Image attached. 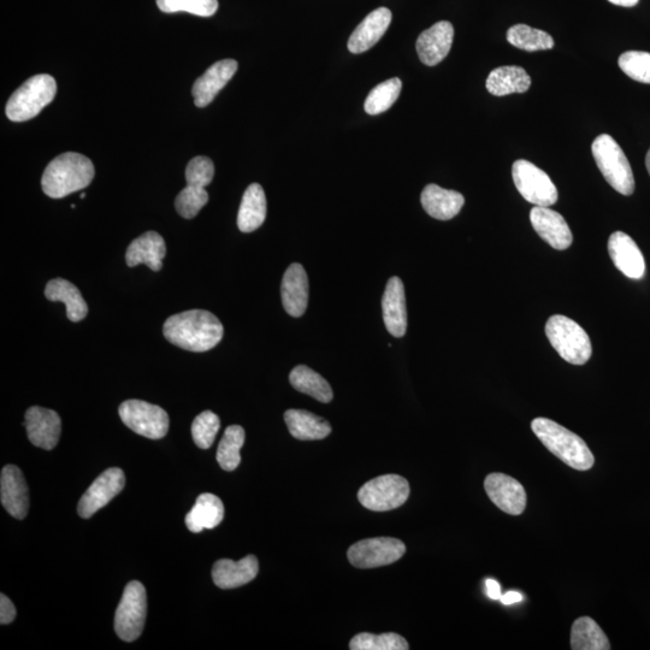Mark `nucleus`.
I'll return each instance as SVG.
<instances>
[{"instance_id":"f257e3e1","label":"nucleus","mask_w":650,"mask_h":650,"mask_svg":"<svg viewBox=\"0 0 650 650\" xmlns=\"http://www.w3.org/2000/svg\"><path fill=\"white\" fill-rule=\"evenodd\" d=\"M163 334L170 344L189 352L202 353L215 348L223 339V325L214 313L191 310L165 321Z\"/></svg>"},{"instance_id":"f03ea898","label":"nucleus","mask_w":650,"mask_h":650,"mask_svg":"<svg viewBox=\"0 0 650 650\" xmlns=\"http://www.w3.org/2000/svg\"><path fill=\"white\" fill-rule=\"evenodd\" d=\"M94 165L91 159L75 152L63 153L47 165L41 186L52 199H61L91 185Z\"/></svg>"},{"instance_id":"7ed1b4c3","label":"nucleus","mask_w":650,"mask_h":650,"mask_svg":"<svg viewBox=\"0 0 650 650\" xmlns=\"http://www.w3.org/2000/svg\"><path fill=\"white\" fill-rule=\"evenodd\" d=\"M531 429L549 452L578 471H588L595 463L594 454L577 434L548 418H536Z\"/></svg>"},{"instance_id":"20e7f679","label":"nucleus","mask_w":650,"mask_h":650,"mask_svg":"<svg viewBox=\"0 0 650 650\" xmlns=\"http://www.w3.org/2000/svg\"><path fill=\"white\" fill-rule=\"evenodd\" d=\"M546 335L554 350L567 363L584 365L592 357L593 346L589 335L569 317L555 315L549 318Z\"/></svg>"},{"instance_id":"39448f33","label":"nucleus","mask_w":650,"mask_h":650,"mask_svg":"<svg viewBox=\"0 0 650 650\" xmlns=\"http://www.w3.org/2000/svg\"><path fill=\"white\" fill-rule=\"evenodd\" d=\"M56 80L51 75L40 74L27 80L13 93L7 104V116L13 122H25L38 116L45 106L55 99Z\"/></svg>"},{"instance_id":"423d86ee","label":"nucleus","mask_w":650,"mask_h":650,"mask_svg":"<svg viewBox=\"0 0 650 650\" xmlns=\"http://www.w3.org/2000/svg\"><path fill=\"white\" fill-rule=\"evenodd\" d=\"M593 156L601 174L611 187L623 195L635 192V177L622 147L611 135L601 134L594 140Z\"/></svg>"},{"instance_id":"0eeeda50","label":"nucleus","mask_w":650,"mask_h":650,"mask_svg":"<svg viewBox=\"0 0 650 650\" xmlns=\"http://www.w3.org/2000/svg\"><path fill=\"white\" fill-rule=\"evenodd\" d=\"M215 176V165L208 157H195L186 169L187 187L177 195L175 208L177 214L186 220H192L209 203V186Z\"/></svg>"},{"instance_id":"6e6552de","label":"nucleus","mask_w":650,"mask_h":650,"mask_svg":"<svg viewBox=\"0 0 650 650\" xmlns=\"http://www.w3.org/2000/svg\"><path fill=\"white\" fill-rule=\"evenodd\" d=\"M147 617V595L143 583L133 581L124 589L115 614V631L122 641L133 642L143 634Z\"/></svg>"},{"instance_id":"1a4fd4ad","label":"nucleus","mask_w":650,"mask_h":650,"mask_svg":"<svg viewBox=\"0 0 650 650\" xmlns=\"http://www.w3.org/2000/svg\"><path fill=\"white\" fill-rule=\"evenodd\" d=\"M410 496V484L399 475H384L366 482L358 493V500L374 512L395 510L405 504Z\"/></svg>"},{"instance_id":"9d476101","label":"nucleus","mask_w":650,"mask_h":650,"mask_svg":"<svg viewBox=\"0 0 650 650\" xmlns=\"http://www.w3.org/2000/svg\"><path fill=\"white\" fill-rule=\"evenodd\" d=\"M512 177L518 192L527 202L543 208L558 202V188L551 177L535 164L519 159L513 163Z\"/></svg>"},{"instance_id":"9b49d317","label":"nucleus","mask_w":650,"mask_h":650,"mask_svg":"<svg viewBox=\"0 0 650 650\" xmlns=\"http://www.w3.org/2000/svg\"><path fill=\"white\" fill-rule=\"evenodd\" d=\"M122 422L135 434L151 440L163 439L169 431V416L162 407L143 400H127L118 409Z\"/></svg>"},{"instance_id":"f8f14e48","label":"nucleus","mask_w":650,"mask_h":650,"mask_svg":"<svg viewBox=\"0 0 650 650\" xmlns=\"http://www.w3.org/2000/svg\"><path fill=\"white\" fill-rule=\"evenodd\" d=\"M406 546L403 541L392 537H376L354 543L348 549L347 557L358 569H376L387 566L404 557Z\"/></svg>"},{"instance_id":"ddd939ff","label":"nucleus","mask_w":650,"mask_h":650,"mask_svg":"<svg viewBox=\"0 0 650 650\" xmlns=\"http://www.w3.org/2000/svg\"><path fill=\"white\" fill-rule=\"evenodd\" d=\"M124 486H126V476L121 469L111 468L104 471L82 495L78 506L79 516L84 519L91 518L116 498Z\"/></svg>"},{"instance_id":"4468645a","label":"nucleus","mask_w":650,"mask_h":650,"mask_svg":"<svg viewBox=\"0 0 650 650\" xmlns=\"http://www.w3.org/2000/svg\"><path fill=\"white\" fill-rule=\"evenodd\" d=\"M484 489L490 501L511 516H519L527 508V493L522 484L511 476L500 472L490 474L484 481Z\"/></svg>"},{"instance_id":"2eb2a0df","label":"nucleus","mask_w":650,"mask_h":650,"mask_svg":"<svg viewBox=\"0 0 650 650\" xmlns=\"http://www.w3.org/2000/svg\"><path fill=\"white\" fill-rule=\"evenodd\" d=\"M26 429L29 441L45 451L57 446L62 434V421L56 411L33 406L26 412Z\"/></svg>"},{"instance_id":"dca6fc26","label":"nucleus","mask_w":650,"mask_h":650,"mask_svg":"<svg viewBox=\"0 0 650 650\" xmlns=\"http://www.w3.org/2000/svg\"><path fill=\"white\" fill-rule=\"evenodd\" d=\"M238 62L234 59H223V61L212 64L206 70L203 76L194 82L192 94L194 104L198 108H205L214 102L217 94L227 86L236 72H238Z\"/></svg>"},{"instance_id":"f3484780","label":"nucleus","mask_w":650,"mask_h":650,"mask_svg":"<svg viewBox=\"0 0 650 650\" xmlns=\"http://www.w3.org/2000/svg\"><path fill=\"white\" fill-rule=\"evenodd\" d=\"M608 253L616 268L632 280H641L646 274V260L636 242L628 234L616 232L608 240Z\"/></svg>"},{"instance_id":"a211bd4d","label":"nucleus","mask_w":650,"mask_h":650,"mask_svg":"<svg viewBox=\"0 0 650 650\" xmlns=\"http://www.w3.org/2000/svg\"><path fill=\"white\" fill-rule=\"evenodd\" d=\"M530 221L535 232L554 250L564 251L572 245L571 229L559 212L535 206L530 212Z\"/></svg>"},{"instance_id":"6ab92c4d","label":"nucleus","mask_w":650,"mask_h":650,"mask_svg":"<svg viewBox=\"0 0 650 650\" xmlns=\"http://www.w3.org/2000/svg\"><path fill=\"white\" fill-rule=\"evenodd\" d=\"M0 500L11 516L16 519L26 518L29 510V489L25 476L15 465H7L2 470Z\"/></svg>"},{"instance_id":"aec40b11","label":"nucleus","mask_w":650,"mask_h":650,"mask_svg":"<svg viewBox=\"0 0 650 650\" xmlns=\"http://www.w3.org/2000/svg\"><path fill=\"white\" fill-rule=\"evenodd\" d=\"M454 28L451 22L441 21L424 31L417 39L419 59L428 67H435L452 49Z\"/></svg>"},{"instance_id":"412c9836","label":"nucleus","mask_w":650,"mask_h":650,"mask_svg":"<svg viewBox=\"0 0 650 650\" xmlns=\"http://www.w3.org/2000/svg\"><path fill=\"white\" fill-rule=\"evenodd\" d=\"M384 324L394 338H403L407 330L405 287L397 276L390 277L382 299Z\"/></svg>"},{"instance_id":"4be33fe9","label":"nucleus","mask_w":650,"mask_h":650,"mask_svg":"<svg viewBox=\"0 0 650 650\" xmlns=\"http://www.w3.org/2000/svg\"><path fill=\"white\" fill-rule=\"evenodd\" d=\"M283 309L289 316L304 315L309 304V279L303 265L294 263L283 276L281 285Z\"/></svg>"},{"instance_id":"5701e85b","label":"nucleus","mask_w":650,"mask_h":650,"mask_svg":"<svg viewBox=\"0 0 650 650\" xmlns=\"http://www.w3.org/2000/svg\"><path fill=\"white\" fill-rule=\"evenodd\" d=\"M392 11L387 8H378L365 17L348 40V50L359 55L374 47L387 32L392 23Z\"/></svg>"},{"instance_id":"b1692460","label":"nucleus","mask_w":650,"mask_h":650,"mask_svg":"<svg viewBox=\"0 0 650 650\" xmlns=\"http://www.w3.org/2000/svg\"><path fill=\"white\" fill-rule=\"evenodd\" d=\"M258 572V559L254 555H247L240 561L218 560L212 567V579L218 588L235 589L252 582Z\"/></svg>"},{"instance_id":"393cba45","label":"nucleus","mask_w":650,"mask_h":650,"mask_svg":"<svg viewBox=\"0 0 650 650\" xmlns=\"http://www.w3.org/2000/svg\"><path fill=\"white\" fill-rule=\"evenodd\" d=\"M421 202L430 217L435 220L448 221L462 211L465 198L462 193L449 191V189L431 183L423 189Z\"/></svg>"},{"instance_id":"a878e982","label":"nucleus","mask_w":650,"mask_h":650,"mask_svg":"<svg viewBox=\"0 0 650 650\" xmlns=\"http://www.w3.org/2000/svg\"><path fill=\"white\" fill-rule=\"evenodd\" d=\"M167 246L161 235L147 232L135 239L127 248L126 262L129 268L145 264L153 271H161Z\"/></svg>"},{"instance_id":"bb28decb","label":"nucleus","mask_w":650,"mask_h":650,"mask_svg":"<svg viewBox=\"0 0 650 650\" xmlns=\"http://www.w3.org/2000/svg\"><path fill=\"white\" fill-rule=\"evenodd\" d=\"M224 505L218 496L205 493L198 496L191 511L186 516V525L194 534L202 533L205 529H214L222 523Z\"/></svg>"},{"instance_id":"cd10ccee","label":"nucleus","mask_w":650,"mask_h":650,"mask_svg":"<svg viewBox=\"0 0 650 650\" xmlns=\"http://www.w3.org/2000/svg\"><path fill=\"white\" fill-rule=\"evenodd\" d=\"M265 218H267V197L259 183H252L241 200L238 227L242 233H252L262 227Z\"/></svg>"},{"instance_id":"c85d7f7f","label":"nucleus","mask_w":650,"mask_h":650,"mask_svg":"<svg viewBox=\"0 0 650 650\" xmlns=\"http://www.w3.org/2000/svg\"><path fill=\"white\" fill-rule=\"evenodd\" d=\"M285 422L289 433L301 441L323 440L332 433L328 421L305 410L286 411Z\"/></svg>"},{"instance_id":"c756f323","label":"nucleus","mask_w":650,"mask_h":650,"mask_svg":"<svg viewBox=\"0 0 650 650\" xmlns=\"http://www.w3.org/2000/svg\"><path fill=\"white\" fill-rule=\"evenodd\" d=\"M487 90L496 97L513 93H525L531 86V78L522 67L507 65L493 70L486 82Z\"/></svg>"},{"instance_id":"7c9ffc66","label":"nucleus","mask_w":650,"mask_h":650,"mask_svg":"<svg viewBox=\"0 0 650 650\" xmlns=\"http://www.w3.org/2000/svg\"><path fill=\"white\" fill-rule=\"evenodd\" d=\"M45 297L50 301H62L67 306L69 321L78 323L87 316V303L72 282L64 279L51 280L46 285Z\"/></svg>"},{"instance_id":"2f4dec72","label":"nucleus","mask_w":650,"mask_h":650,"mask_svg":"<svg viewBox=\"0 0 650 650\" xmlns=\"http://www.w3.org/2000/svg\"><path fill=\"white\" fill-rule=\"evenodd\" d=\"M289 382L298 392L310 395L319 403L328 404L334 398L333 389L327 380H324L321 375L310 369L309 366L299 365L294 368L291 375H289Z\"/></svg>"},{"instance_id":"473e14b6","label":"nucleus","mask_w":650,"mask_h":650,"mask_svg":"<svg viewBox=\"0 0 650 650\" xmlns=\"http://www.w3.org/2000/svg\"><path fill=\"white\" fill-rule=\"evenodd\" d=\"M571 648L573 650H610L611 643L594 619L581 617L572 625Z\"/></svg>"},{"instance_id":"72a5a7b5","label":"nucleus","mask_w":650,"mask_h":650,"mask_svg":"<svg viewBox=\"0 0 650 650\" xmlns=\"http://www.w3.org/2000/svg\"><path fill=\"white\" fill-rule=\"evenodd\" d=\"M245 430L240 425L226 429L217 449V462L224 471H234L241 463L240 451L245 443Z\"/></svg>"},{"instance_id":"f704fd0d","label":"nucleus","mask_w":650,"mask_h":650,"mask_svg":"<svg viewBox=\"0 0 650 650\" xmlns=\"http://www.w3.org/2000/svg\"><path fill=\"white\" fill-rule=\"evenodd\" d=\"M507 40L517 49L528 52L546 51L554 47L551 35L527 25H516L508 29Z\"/></svg>"},{"instance_id":"c9c22d12","label":"nucleus","mask_w":650,"mask_h":650,"mask_svg":"<svg viewBox=\"0 0 650 650\" xmlns=\"http://www.w3.org/2000/svg\"><path fill=\"white\" fill-rule=\"evenodd\" d=\"M401 88H403V82L398 78L384 81L376 86L365 100L366 114L380 115L392 108L400 96Z\"/></svg>"},{"instance_id":"e433bc0d","label":"nucleus","mask_w":650,"mask_h":650,"mask_svg":"<svg viewBox=\"0 0 650 650\" xmlns=\"http://www.w3.org/2000/svg\"><path fill=\"white\" fill-rule=\"evenodd\" d=\"M409 648L405 638L393 632L382 635L363 632L354 636L350 642L352 650H407Z\"/></svg>"},{"instance_id":"4c0bfd02","label":"nucleus","mask_w":650,"mask_h":650,"mask_svg":"<svg viewBox=\"0 0 650 650\" xmlns=\"http://www.w3.org/2000/svg\"><path fill=\"white\" fill-rule=\"evenodd\" d=\"M158 8L165 14L188 13L211 17L217 13L218 0H157Z\"/></svg>"},{"instance_id":"58836bf2","label":"nucleus","mask_w":650,"mask_h":650,"mask_svg":"<svg viewBox=\"0 0 650 650\" xmlns=\"http://www.w3.org/2000/svg\"><path fill=\"white\" fill-rule=\"evenodd\" d=\"M220 428V418L214 412L204 411L200 413L192 424V436L195 445L202 449H209L214 445Z\"/></svg>"},{"instance_id":"ea45409f","label":"nucleus","mask_w":650,"mask_h":650,"mask_svg":"<svg viewBox=\"0 0 650 650\" xmlns=\"http://www.w3.org/2000/svg\"><path fill=\"white\" fill-rule=\"evenodd\" d=\"M619 68L632 80L650 84V53L642 51L624 52L619 57Z\"/></svg>"},{"instance_id":"a19ab883","label":"nucleus","mask_w":650,"mask_h":650,"mask_svg":"<svg viewBox=\"0 0 650 650\" xmlns=\"http://www.w3.org/2000/svg\"><path fill=\"white\" fill-rule=\"evenodd\" d=\"M16 618V608L4 594L0 595V624L8 625Z\"/></svg>"},{"instance_id":"79ce46f5","label":"nucleus","mask_w":650,"mask_h":650,"mask_svg":"<svg viewBox=\"0 0 650 650\" xmlns=\"http://www.w3.org/2000/svg\"><path fill=\"white\" fill-rule=\"evenodd\" d=\"M486 587L490 599L499 600L501 598V587L495 579H487Z\"/></svg>"},{"instance_id":"37998d69","label":"nucleus","mask_w":650,"mask_h":650,"mask_svg":"<svg viewBox=\"0 0 650 650\" xmlns=\"http://www.w3.org/2000/svg\"><path fill=\"white\" fill-rule=\"evenodd\" d=\"M502 604L510 606L523 600V595L518 592H508L500 598Z\"/></svg>"},{"instance_id":"c03bdc74","label":"nucleus","mask_w":650,"mask_h":650,"mask_svg":"<svg viewBox=\"0 0 650 650\" xmlns=\"http://www.w3.org/2000/svg\"><path fill=\"white\" fill-rule=\"evenodd\" d=\"M608 2H611L614 5H619V7L631 8L635 7L638 0H608Z\"/></svg>"},{"instance_id":"a18cd8bd","label":"nucleus","mask_w":650,"mask_h":650,"mask_svg":"<svg viewBox=\"0 0 650 650\" xmlns=\"http://www.w3.org/2000/svg\"><path fill=\"white\" fill-rule=\"evenodd\" d=\"M646 165H647L648 173H649V175H650V149H649V151H648V153H647V157H646Z\"/></svg>"}]
</instances>
